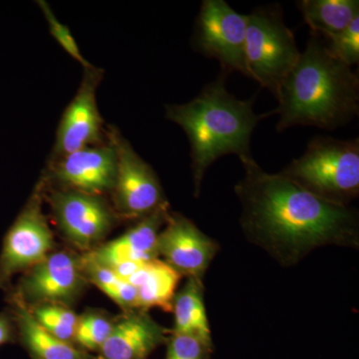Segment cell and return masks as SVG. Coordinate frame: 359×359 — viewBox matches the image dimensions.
Returning a JSON list of instances; mask_svg holds the SVG:
<instances>
[{
	"instance_id": "cell-1",
	"label": "cell",
	"mask_w": 359,
	"mask_h": 359,
	"mask_svg": "<svg viewBox=\"0 0 359 359\" xmlns=\"http://www.w3.org/2000/svg\"><path fill=\"white\" fill-rule=\"evenodd\" d=\"M245 175L235 187L245 238L283 266L325 247L358 248V212L308 192L280 173L264 171L252 157L240 159Z\"/></svg>"
},
{
	"instance_id": "cell-2",
	"label": "cell",
	"mask_w": 359,
	"mask_h": 359,
	"mask_svg": "<svg viewBox=\"0 0 359 359\" xmlns=\"http://www.w3.org/2000/svg\"><path fill=\"white\" fill-rule=\"evenodd\" d=\"M278 132L295 126L334 130L359 112V78L311 33L306 49L278 87Z\"/></svg>"
},
{
	"instance_id": "cell-3",
	"label": "cell",
	"mask_w": 359,
	"mask_h": 359,
	"mask_svg": "<svg viewBox=\"0 0 359 359\" xmlns=\"http://www.w3.org/2000/svg\"><path fill=\"white\" fill-rule=\"evenodd\" d=\"M226 79L222 72L190 102L166 106V117L184 130L190 142L195 197L199 196L205 172L219 158L252 157V132L263 118L273 115L256 114L254 99L236 98L226 88Z\"/></svg>"
},
{
	"instance_id": "cell-4",
	"label": "cell",
	"mask_w": 359,
	"mask_h": 359,
	"mask_svg": "<svg viewBox=\"0 0 359 359\" xmlns=\"http://www.w3.org/2000/svg\"><path fill=\"white\" fill-rule=\"evenodd\" d=\"M280 174L321 199L347 207L359 195V140L316 137Z\"/></svg>"
},
{
	"instance_id": "cell-5",
	"label": "cell",
	"mask_w": 359,
	"mask_h": 359,
	"mask_svg": "<svg viewBox=\"0 0 359 359\" xmlns=\"http://www.w3.org/2000/svg\"><path fill=\"white\" fill-rule=\"evenodd\" d=\"M301 54L280 4L257 7L247 14L245 62L250 78L276 96Z\"/></svg>"
},
{
	"instance_id": "cell-6",
	"label": "cell",
	"mask_w": 359,
	"mask_h": 359,
	"mask_svg": "<svg viewBox=\"0 0 359 359\" xmlns=\"http://www.w3.org/2000/svg\"><path fill=\"white\" fill-rule=\"evenodd\" d=\"M115 149L117 171L112 195L119 219H141L168 205L164 191L152 167L137 154L114 127L107 132Z\"/></svg>"
},
{
	"instance_id": "cell-7",
	"label": "cell",
	"mask_w": 359,
	"mask_h": 359,
	"mask_svg": "<svg viewBox=\"0 0 359 359\" xmlns=\"http://www.w3.org/2000/svg\"><path fill=\"white\" fill-rule=\"evenodd\" d=\"M247 15L233 11L224 0H205L196 20L192 44L197 52L214 58L222 72L249 77L245 62Z\"/></svg>"
},
{
	"instance_id": "cell-8",
	"label": "cell",
	"mask_w": 359,
	"mask_h": 359,
	"mask_svg": "<svg viewBox=\"0 0 359 359\" xmlns=\"http://www.w3.org/2000/svg\"><path fill=\"white\" fill-rule=\"evenodd\" d=\"M45 178L13 226L7 231L0 252V289H6L11 278L43 261L54 249V238L42 210Z\"/></svg>"
},
{
	"instance_id": "cell-9",
	"label": "cell",
	"mask_w": 359,
	"mask_h": 359,
	"mask_svg": "<svg viewBox=\"0 0 359 359\" xmlns=\"http://www.w3.org/2000/svg\"><path fill=\"white\" fill-rule=\"evenodd\" d=\"M49 204L59 230L77 249H96L117 221L103 196L61 189L51 194Z\"/></svg>"
},
{
	"instance_id": "cell-10",
	"label": "cell",
	"mask_w": 359,
	"mask_h": 359,
	"mask_svg": "<svg viewBox=\"0 0 359 359\" xmlns=\"http://www.w3.org/2000/svg\"><path fill=\"white\" fill-rule=\"evenodd\" d=\"M87 283L81 257L59 250L26 271L14 294L29 308L44 304L69 306Z\"/></svg>"
},
{
	"instance_id": "cell-11",
	"label": "cell",
	"mask_w": 359,
	"mask_h": 359,
	"mask_svg": "<svg viewBox=\"0 0 359 359\" xmlns=\"http://www.w3.org/2000/svg\"><path fill=\"white\" fill-rule=\"evenodd\" d=\"M219 245L191 219L170 212L158 238V255L182 276L202 280Z\"/></svg>"
},
{
	"instance_id": "cell-12",
	"label": "cell",
	"mask_w": 359,
	"mask_h": 359,
	"mask_svg": "<svg viewBox=\"0 0 359 359\" xmlns=\"http://www.w3.org/2000/svg\"><path fill=\"white\" fill-rule=\"evenodd\" d=\"M102 78L98 68H85L83 79L76 95L61 118L57 130L53 160L90 146L102 144V118L97 105L96 91Z\"/></svg>"
},
{
	"instance_id": "cell-13",
	"label": "cell",
	"mask_w": 359,
	"mask_h": 359,
	"mask_svg": "<svg viewBox=\"0 0 359 359\" xmlns=\"http://www.w3.org/2000/svg\"><path fill=\"white\" fill-rule=\"evenodd\" d=\"M117 171L115 149L109 141L54 159L50 175L62 189L90 195L111 193Z\"/></svg>"
},
{
	"instance_id": "cell-14",
	"label": "cell",
	"mask_w": 359,
	"mask_h": 359,
	"mask_svg": "<svg viewBox=\"0 0 359 359\" xmlns=\"http://www.w3.org/2000/svg\"><path fill=\"white\" fill-rule=\"evenodd\" d=\"M169 204L139 219L121 237L98 245L88 255L96 263L114 268L124 264H140L159 259L158 238L170 215Z\"/></svg>"
},
{
	"instance_id": "cell-15",
	"label": "cell",
	"mask_w": 359,
	"mask_h": 359,
	"mask_svg": "<svg viewBox=\"0 0 359 359\" xmlns=\"http://www.w3.org/2000/svg\"><path fill=\"white\" fill-rule=\"evenodd\" d=\"M168 334L169 330L156 323L147 311L136 309L124 313L113 323L97 359H148L167 342Z\"/></svg>"
},
{
	"instance_id": "cell-16",
	"label": "cell",
	"mask_w": 359,
	"mask_h": 359,
	"mask_svg": "<svg viewBox=\"0 0 359 359\" xmlns=\"http://www.w3.org/2000/svg\"><path fill=\"white\" fill-rule=\"evenodd\" d=\"M119 275L136 289L139 311L157 308L172 313L182 276L169 264L160 259L127 264L121 266Z\"/></svg>"
},
{
	"instance_id": "cell-17",
	"label": "cell",
	"mask_w": 359,
	"mask_h": 359,
	"mask_svg": "<svg viewBox=\"0 0 359 359\" xmlns=\"http://www.w3.org/2000/svg\"><path fill=\"white\" fill-rule=\"evenodd\" d=\"M9 301L21 342L33 359H94L75 344L63 341L47 332L18 295L11 294Z\"/></svg>"
},
{
	"instance_id": "cell-18",
	"label": "cell",
	"mask_w": 359,
	"mask_h": 359,
	"mask_svg": "<svg viewBox=\"0 0 359 359\" xmlns=\"http://www.w3.org/2000/svg\"><path fill=\"white\" fill-rule=\"evenodd\" d=\"M297 6L311 33L323 39L339 34L359 16L358 0H302Z\"/></svg>"
},
{
	"instance_id": "cell-19",
	"label": "cell",
	"mask_w": 359,
	"mask_h": 359,
	"mask_svg": "<svg viewBox=\"0 0 359 359\" xmlns=\"http://www.w3.org/2000/svg\"><path fill=\"white\" fill-rule=\"evenodd\" d=\"M204 283L198 278L188 280L174 297L175 334L196 335L212 342L211 327L208 320L204 301Z\"/></svg>"
},
{
	"instance_id": "cell-20",
	"label": "cell",
	"mask_w": 359,
	"mask_h": 359,
	"mask_svg": "<svg viewBox=\"0 0 359 359\" xmlns=\"http://www.w3.org/2000/svg\"><path fill=\"white\" fill-rule=\"evenodd\" d=\"M87 282L96 285L110 297L124 313L138 309L137 290L131 283L116 273L113 269L96 263L87 254L81 257Z\"/></svg>"
},
{
	"instance_id": "cell-21",
	"label": "cell",
	"mask_w": 359,
	"mask_h": 359,
	"mask_svg": "<svg viewBox=\"0 0 359 359\" xmlns=\"http://www.w3.org/2000/svg\"><path fill=\"white\" fill-rule=\"evenodd\" d=\"M29 309L35 320L47 332L63 341L73 344L79 320V316L74 311H71L68 306L56 304H39Z\"/></svg>"
},
{
	"instance_id": "cell-22",
	"label": "cell",
	"mask_w": 359,
	"mask_h": 359,
	"mask_svg": "<svg viewBox=\"0 0 359 359\" xmlns=\"http://www.w3.org/2000/svg\"><path fill=\"white\" fill-rule=\"evenodd\" d=\"M113 323L114 321L96 313L79 316L73 344L86 353L98 351L109 337Z\"/></svg>"
},
{
	"instance_id": "cell-23",
	"label": "cell",
	"mask_w": 359,
	"mask_h": 359,
	"mask_svg": "<svg viewBox=\"0 0 359 359\" xmlns=\"http://www.w3.org/2000/svg\"><path fill=\"white\" fill-rule=\"evenodd\" d=\"M165 359H210L214 344L196 335L171 332L167 340Z\"/></svg>"
},
{
	"instance_id": "cell-24",
	"label": "cell",
	"mask_w": 359,
	"mask_h": 359,
	"mask_svg": "<svg viewBox=\"0 0 359 359\" xmlns=\"http://www.w3.org/2000/svg\"><path fill=\"white\" fill-rule=\"evenodd\" d=\"M327 50L348 66L359 62V16L344 32L323 39Z\"/></svg>"
},
{
	"instance_id": "cell-25",
	"label": "cell",
	"mask_w": 359,
	"mask_h": 359,
	"mask_svg": "<svg viewBox=\"0 0 359 359\" xmlns=\"http://www.w3.org/2000/svg\"><path fill=\"white\" fill-rule=\"evenodd\" d=\"M37 4H39L42 13H44L47 23H48L49 32H50L52 36L55 39L56 41L58 42V44L65 49V52L69 54L71 57L76 60L77 62H79L84 69L85 68L91 67V63L82 55L81 51H80L79 47H78L76 41H75L73 35L71 34L67 26L62 25L55 18L48 4L45 1H39Z\"/></svg>"
},
{
	"instance_id": "cell-26",
	"label": "cell",
	"mask_w": 359,
	"mask_h": 359,
	"mask_svg": "<svg viewBox=\"0 0 359 359\" xmlns=\"http://www.w3.org/2000/svg\"><path fill=\"white\" fill-rule=\"evenodd\" d=\"M14 328L13 318L6 313H0V346L13 341Z\"/></svg>"
}]
</instances>
